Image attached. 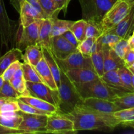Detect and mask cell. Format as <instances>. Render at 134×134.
<instances>
[{
    "label": "cell",
    "instance_id": "6da1fadb",
    "mask_svg": "<svg viewBox=\"0 0 134 134\" xmlns=\"http://www.w3.org/2000/svg\"><path fill=\"white\" fill-rule=\"evenodd\" d=\"M66 117L73 122L76 131L84 130H112L120 125V120L113 113L99 112L79 105L69 113L65 114Z\"/></svg>",
    "mask_w": 134,
    "mask_h": 134
},
{
    "label": "cell",
    "instance_id": "7a4b0ae2",
    "mask_svg": "<svg viewBox=\"0 0 134 134\" xmlns=\"http://www.w3.org/2000/svg\"><path fill=\"white\" fill-rule=\"evenodd\" d=\"M59 103L57 113L65 115L71 112L76 106L81 105L83 98L75 84L68 75L60 69V84L58 89Z\"/></svg>",
    "mask_w": 134,
    "mask_h": 134
},
{
    "label": "cell",
    "instance_id": "3957f363",
    "mask_svg": "<svg viewBox=\"0 0 134 134\" xmlns=\"http://www.w3.org/2000/svg\"><path fill=\"white\" fill-rule=\"evenodd\" d=\"M75 85L83 99L97 98L113 101L117 97L125 94L117 88L103 82L99 77L86 83Z\"/></svg>",
    "mask_w": 134,
    "mask_h": 134
},
{
    "label": "cell",
    "instance_id": "277c9868",
    "mask_svg": "<svg viewBox=\"0 0 134 134\" xmlns=\"http://www.w3.org/2000/svg\"><path fill=\"white\" fill-rule=\"evenodd\" d=\"M118 0H79L82 19L99 27L103 16Z\"/></svg>",
    "mask_w": 134,
    "mask_h": 134
},
{
    "label": "cell",
    "instance_id": "5b68a950",
    "mask_svg": "<svg viewBox=\"0 0 134 134\" xmlns=\"http://www.w3.org/2000/svg\"><path fill=\"white\" fill-rule=\"evenodd\" d=\"M19 24L8 16L3 0H0V43L1 50L5 46L7 51L14 48Z\"/></svg>",
    "mask_w": 134,
    "mask_h": 134
},
{
    "label": "cell",
    "instance_id": "8992f818",
    "mask_svg": "<svg viewBox=\"0 0 134 134\" xmlns=\"http://www.w3.org/2000/svg\"><path fill=\"white\" fill-rule=\"evenodd\" d=\"M134 3L125 0H118L103 16L99 23V27L103 34L115 27L131 10Z\"/></svg>",
    "mask_w": 134,
    "mask_h": 134
},
{
    "label": "cell",
    "instance_id": "52a82bcc",
    "mask_svg": "<svg viewBox=\"0 0 134 134\" xmlns=\"http://www.w3.org/2000/svg\"><path fill=\"white\" fill-rule=\"evenodd\" d=\"M41 20H37L26 27H23L20 23L19 24L16 35L15 48L22 51L28 46L37 44Z\"/></svg>",
    "mask_w": 134,
    "mask_h": 134
},
{
    "label": "cell",
    "instance_id": "ba28073f",
    "mask_svg": "<svg viewBox=\"0 0 134 134\" xmlns=\"http://www.w3.org/2000/svg\"><path fill=\"white\" fill-rule=\"evenodd\" d=\"M18 113L22 117V121L18 129L28 134L46 133L48 115L29 114L21 111H18Z\"/></svg>",
    "mask_w": 134,
    "mask_h": 134
},
{
    "label": "cell",
    "instance_id": "9c48e42d",
    "mask_svg": "<svg viewBox=\"0 0 134 134\" xmlns=\"http://www.w3.org/2000/svg\"><path fill=\"white\" fill-rule=\"evenodd\" d=\"M73 122L63 115L54 113L48 116L46 133H77Z\"/></svg>",
    "mask_w": 134,
    "mask_h": 134
},
{
    "label": "cell",
    "instance_id": "30bf717a",
    "mask_svg": "<svg viewBox=\"0 0 134 134\" xmlns=\"http://www.w3.org/2000/svg\"><path fill=\"white\" fill-rule=\"evenodd\" d=\"M55 58L60 69L65 73L71 69L78 68H90L94 69L90 56H85L78 49L64 59H58L56 57Z\"/></svg>",
    "mask_w": 134,
    "mask_h": 134
},
{
    "label": "cell",
    "instance_id": "8fae6325",
    "mask_svg": "<svg viewBox=\"0 0 134 134\" xmlns=\"http://www.w3.org/2000/svg\"><path fill=\"white\" fill-rule=\"evenodd\" d=\"M26 86L30 96L46 101L56 106L58 109V90H52L44 82H26Z\"/></svg>",
    "mask_w": 134,
    "mask_h": 134
},
{
    "label": "cell",
    "instance_id": "7c38bea8",
    "mask_svg": "<svg viewBox=\"0 0 134 134\" xmlns=\"http://www.w3.org/2000/svg\"><path fill=\"white\" fill-rule=\"evenodd\" d=\"M51 51L54 56L58 59H64L77 49L62 35L51 37Z\"/></svg>",
    "mask_w": 134,
    "mask_h": 134
},
{
    "label": "cell",
    "instance_id": "4fadbf2b",
    "mask_svg": "<svg viewBox=\"0 0 134 134\" xmlns=\"http://www.w3.org/2000/svg\"><path fill=\"white\" fill-rule=\"evenodd\" d=\"M134 30V5L128 14L115 27L107 32L114 34L122 39H128ZM106 33V32H105Z\"/></svg>",
    "mask_w": 134,
    "mask_h": 134
},
{
    "label": "cell",
    "instance_id": "5bb4252c",
    "mask_svg": "<svg viewBox=\"0 0 134 134\" xmlns=\"http://www.w3.org/2000/svg\"><path fill=\"white\" fill-rule=\"evenodd\" d=\"M85 107L106 113H114L120 111L119 107L113 101L97 98H85L82 104Z\"/></svg>",
    "mask_w": 134,
    "mask_h": 134
},
{
    "label": "cell",
    "instance_id": "9a60e30c",
    "mask_svg": "<svg viewBox=\"0 0 134 134\" xmlns=\"http://www.w3.org/2000/svg\"><path fill=\"white\" fill-rule=\"evenodd\" d=\"M20 23L23 27H26L39 19H43V16L27 1L21 3L20 10Z\"/></svg>",
    "mask_w": 134,
    "mask_h": 134
},
{
    "label": "cell",
    "instance_id": "2e32d148",
    "mask_svg": "<svg viewBox=\"0 0 134 134\" xmlns=\"http://www.w3.org/2000/svg\"><path fill=\"white\" fill-rule=\"evenodd\" d=\"M65 73L75 85L86 83L99 78L95 71L90 68H78L71 69Z\"/></svg>",
    "mask_w": 134,
    "mask_h": 134
},
{
    "label": "cell",
    "instance_id": "e0dca14e",
    "mask_svg": "<svg viewBox=\"0 0 134 134\" xmlns=\"http://www.w3.org/2000/svg\"><path fill=\"white\" fill-rule=\"evenodd\" d=\"M35 69L37 71L38 74L40 76L41 79L45 85L48 87L52 88V90H58L56 82L54 81L52 73L47 64V62L44 60V57L41 59L36 66L35 67Z\"/></svg>",
    "mask_w": 134,
    "mask_h": 134
},
{
    "label": "cell",
    "instance_id": "ac0fdd59",
    "mask_svg": "<svg viewBox=\"0 0 134 134\" xmlns=\"http://www.w3.org/2000/svg\"><path fill=\"white\" fill-rule=\"evenodd\" d=\"M104 60V71L118 69L124 65V60L120 58L112 48L103 50Z\"/></svg>",
    "mask_w": 134,
    "mask_h": 134
},
{
    "label": "cell",
    "instance_id": "d6986e66",
    "mask_svg": "<svg viewBox=\"0 0 134 134\" xmlns=\"http://www.w3.org/2000/svg\"><path fill=\"white\" fill-rule=\"evenodd\" d=\"M18 99L41 111H46L51 114L57 113L58 109L56 106L39 98L31 96H20L18 98Z\"/></svg>",
    "mask_w": 134,
    "mask_h": 134
},
{
    "label": "cell",
    "instance_id": "ffe728a7",
    "mask_svg": "<svg viewBox=\"0 0 134 134\" xmlns=\"http://www.w3.org/2000/svg\"><path fill=\"white\" fill-rule=\"evenodd\" d=\"M52 24V20L49 18H43L41 20L39 26L37 43L41 47L48 48H51Z\"/></svg>",
    "mask_w": 134,
    "mask_h": 134
},
{
    "label": "cell",
    "instance_id": "44dd1931",
    "mask_svg": "<svg viewBox=\"0 0 134 134\" xmlns=\"http://www.w3.org/2000/svg\"><path fill=\"white\" fill-rule=\"evenodd\" d=\"M22 51L17 48H13L9 50L3 56L0 57V76L5 71L16 61L22 60Z\"/></svg>",
    "mask_w": 134,
    "mask_h": 134
},
{
    "label": "cell",
    "instance_id": "7402d4cb",
    "mask_svg": "<svg viewBox=\"0 0 134 134\" xmlns=\"http://www.w3.org/2000/svg\"><path fill=\"white\" fill-rule=\"evenodd\" d=\"M43 57L42 47L38 44H32L26 47L22 60H23L24 62L28 63L35 67Z\"/></svg>",
    "mask_w": 134,
    "mask_h": 134
},
{
    "label": "cell",
    "instance_id": "603a6c76",
    "mask_svg": "<svg viewBox=\"0 0 134 134\" xmlns=\"http://www.w3.org/2000/svg\"><path fill=\"white\" fill-rule=\"evenodd\" d=\"M42 47V51H43V57L44 60L47 62L50 69L52 73L54 81L56 82V86L58 89L59 86L60 84V69L59 68L58 63L56 62L54 56L52 54V51L50 48H46V47Z\"/></svg>",
    "mask_w": 134,
    "mask_h": 134
},
{
    "label": "cell",
    "instance_id": "cb8c5ba5",
    "mask_svg": "<svg viewBox=\"0 0 134 134\" xmlns=\"http://www.w3.org/2000/svg\"><path fill=\"white\" fill-rule=\"evenodd\" d=\"M100 79L105 83L114 86V87L117 88L118 89L122 91L123 92H131L130 90H128L126 87L125 85H124L121 79H120L119 73H118L117 69L105 72L103 75L102 77H100Z\"/></svg>",
    "mask_w": 134,
    "mask_h": 134
},
{
    "label": "cell",
    "instance_id": "d4e9b609",
    "mask_svg": "<svg viewBox=\"0 0 134 134\" xmlns=\"http://www.w3.org/2000/svg\"><path fill=\"white\" fill-rule=\"evenodd\" d=\"M9 82L14 87V88L20 94V96H30L28 90L26 86V81L24 78L22 68L16 71Z\"/></svg>",
    "mask_w": 134,
    "mask_h": 134
},
{
    "label": "cell",
    "instance_id": "484cf974",
    "mask_svg": "<svg viewBox=\"0 0 134 134\" xmlns=\"http://www.w3.org/2000/svg\"><path fill=\"white\" fill-rule=\"evenodd\" d=\"M122 38L111 33L106 32L96 39L98 51L112 48Z\"/></svg>",
    "mask_w": 134,
    "mask_h": 134
},
{
    "label": "cell",
    "instance_id": "4316f807",
    "mask_svg": "<svg viewBox=\"0 0 134 134\" xmlns=\"http://www.w3.org/2000/svg\"><path fill=\"white\" fill-rule=\"evenodd\" d=\"M22 121V117L18 112L0 113V124L13 129H18Z\"/></svg>",
    "mask_w": 134,
    "mask_h": 134
},
{
    "label": "cell",
    "instance_id": "83f0119b",
    "mask_svg": "<svg viewBox=\"0 0 134 134\" xmlns=\"http://www.w3.org/2000/svg\"><path fill=\"white\" fill-rule=\"evenodd\" d=\"M51 37L57 35H61L68 30H70L75 21L58 19V18L52 20Z\"/></svg>",
    "mask_w": 134,
    "mask_h": 134
},
{
    "label": "cell",
    "instance_id": "f1b7e54d",
    "mask_svg": "<svg viewBox=\"0 0 134 134\" xmlns=\"http://www.w3.org/2000/svg\"><path fill=\"white\" fill-rule=\"evenodd\" d=\"M39 3L47 18L52 20L57 18L61 10L54 0H39Z\"/></svg>",
    "mask_w": 134,
    "mask_h": 134
},
{
    "label": "cell",
    "instance_id": "f546056e",
    "mask_svg": "<svg viewBox=\"0 0 134 134\" xmlns=\"http://www.w3.org/2000/svg\"><path fill=\"white\" fill-rule=\"evenodd\" d=\"M21 68L23 72L24 78L26 82H43L35 67L28 63L23 62L22 63Z\"/></svg>",
    "mask_w": 134,
    "mask_h": 134
},
{
    "label": "cell",
    "instance_id": "4dcf8cb0",
    "mask_svg": "<svg viewBox=\"0 0 134 134\" xmlns=\"http://www.w3.org/2000/svg\"><path fill=\"white\" fill-rule=\"evenodd\" d=\"M93 68L96 73L100 78L105 73L104 60H103V51H98L90 55Z\"/></svg>",
    "mask_w": 134,
    "mask_h": 134
},
{
    "label": "cell",
    "instance_id": "1f68e13d",
    "mask_svg": "<svg viewBox=\"0 0 134 134\" xmlns=\"http://www.w3.org/2000/svg\"><path fill=\"white\" fill-rule=\"evenodd\" d=\"M113 102L120 110L134 107V92L125 93L115 98Z\"/></svg>",
    "mask_w": 134,
    "mask_h": 134
},
{
    "label": "cell",
    "instance_id": "d6a6232c",
    "mask_svg": "<svg viewBox=\"0 0 134 134\" xmlns=\"http://www.w3.org/2000/svg\"><path fill=\"white\" fill-rule=\"evenodd\" d=\"M86 24L87 22L82 18L80 20L75 21L70 28V30L73 32L79 43L85 39V28Z\"/></svg>",
    "mask_w": 134,
    "mask_h": 134
},
{
    "label": "cell",
    "instance_id": "836d02e7",
    "mask_svg": "<svg viewBox=\"0 0 134 134\" xmlns=\"http://www.w3.org/2000/svg\"><path fill=\"white\" fill-rule=\"evenodd\" d=\"M20 96V94L14 88L10 82L8 81H5L0 90V98L17 99Z\"/></svg>",
    "mask_w": 134,
    "mask_h": 134
},
{
    "label": "cell",
    "instance_id": "e575fe53",
    "mask_svg": "<svg viewBox=\"0 0 134 134\" xmlns=\"http://www.w3.org/2000/svg\"><path fill=\"white\" fill-rule=\"evenodd\" d=\"M117 70L120 79L126 87L131 92H134L132 86V73L131 71L126 66L121 67Z\"/></svg>",
    "mask_w": 134,
    "mask_h": 134
},
{
    "label": "cell",
    "instance_id": "d590c367",
    "mask_svg": "<svg viewBox=\"0 0 134 134\" xmlns=\"http://www.w3.org/2000/svg\"><path fill=\"white\" fill-rule=\"evenodd\" d=\"M115 52V53L123 60L124 56L127 54V52L131 49L129 44H128V39H121L112 48Z\"/></svg>",
    "mask_w": 134,
    "mask_h": 134
},
{
    "label": "cell",
    "instance_id": "8d00e7d4",
    "mask_svg": "<svg viewBox=\"0 0 134 134\" xmlns=\"http://www.w3.org/2000/svg\"><path fill=\"white\" fill-rule=\"evenodd\" d=\"M96 39V38H85L83 41L79 43L77 47V49L85 56H90L91 54L92 47Z\"/></svg>",
    "mask_w": 134,
    "mask_h": 134
},
{
    "label": "cell",
    "instance_id": "74e56055",
    "mask_svg": "<svg viewBox=\"0 0 134 134\" xmlns=\"http://www.w3.org/2000/svg\"><path fill=\"white\" fill-rule=\"evenodd\" d=\"M103 34V32L99 26L94 24L87 22L85 28V38L91 37L98 39Z\"/></svg>",
    "mask_w": 134,
    "mask_h": 134
},
{
    "label": "cell",
    "instance_id": "f35d334b",
    "mask_svg": "<svg viewBox=\"0 0 134 134\" xmlns=\"http://www.w3.org/2000/svg\"><path fill=\"white\" fill-rule=\"evenodd\" d=\"M17 102H18V106H19L20 111H22L24 113L29 114H36V115H50L52 114L49 113L46 111H41L38 109L35 108V107H32V106L30 105L25 103L24 102H21L20 100L17 99Z\"/></svg>",
    "mask_w": 134,
    "mask_h": 134
},
{
    "label": "cell",
    "instance_id": "ab89813d",
    "mask_svg": "<svg viewBox=\"0 0 134 134\" xmlns=\"http://www.w3.org/2000/svg\"><path fill=\"white\" fill-rule=\"evenodd\" d=\"M20 111L17 99H10L5 102L1 107L0 113H7L18 112Z\"/></svg>",
    "mask_w": 134,
    "mask_h": 134
},
{
    "label": "cell",
    "instance_id": "60d3db41",
    "mask_svg": "<svg viewBox=\"0 0 134 134\" xmlns=\"http://www.w3.org/2000/svg\"><path fill=\"white\" fill-rule=\"evenodd\" d=\"M21 66H22V62H20V61L14 62L5 71V72L3 73L1 76L5 81H9L13 76V75L14 74L16 71L20 68Z\"/></svg>",
    "mask_w": 134,
    "mask_h": 134
},
{
    "label": "cell",
    "instance_id": "b9f144b4",
    "mask_svg": "<svg viewBox=\"0 0 134 134\" xmlns=\"http://www.w3.org/2000/svg\"><path fill=\"white\" fill-rule=\"evenodd\" d=\"M113 115L116 119L120 120V122L121 121L128 119V118L134 116V107L118 111L114 113Z\"/></svg>",
    "mask_w": 134,
    "mask_h": 134
},
{
    "label": "cell",
    "instance_id": "7bdbcfd3",
    "mask_svg": "<svg viewBox=\"0 0 134 134\" xmlns=\"http://www.w3.org/2000/svg\"><path fill=\"white\" fill-rule=\"evenodd\" d=\"M61 35L62 37H64L65 38L68 42H69L71 44H72L73 45H74L75 47H76L77 48L79 44V42L77 41V38L75 37V35L73 34V32H72L70 30H68V31H66L65 32H64V34H62Z\"/></svg>",
    "mask_w": 134,
    "mask_h": 134
},
{
    "label": "cell",
    "instance_id": "ee69618b",
    "mask_svg": "<svg viewBox=\"0 0 134 134\" xmlns=\"http://www.w3.org/2000/svg\"><path fill=\"white\" fill-rule=\"evenodd\" d=\"M26 132L19 129L7 128L0 124V134H25Z\"/></svg>",
    "mask_w": 134,
    "mask_h": 134
},
{
    "label": "cell",
    "instance_id": "f6af8a7d",
    "mask_svg": "<svg viewBox=\"0 0 134 134\" xmlns=\"http://www.w3.org/2000/svg\"><path fill=\"white\" fill-rule=\"evenodd\" d=\"M123 60H124V65L126 67H127V68L130 67L132 65V64L134 62V50L131 48L127 52V54L124 56Z\"/></svg>",
    "mask_w": 134,
    "mask_h": 134
},
{
    "label": "cell",
    "instance_id": "bcb514c9",
    "mask_svg": "<svg viewBox=\"0 0 134 134\" xmlns=\"http://www.w3.org/2000/svg\"><path fill=\"white\" fill-rule=\"evenodd\" d=\"M26 1H27L30 5H32V6L34 7L35 8V9H36L42 16H43V18H47V16L44 14V11H43V9H42L41 5L40 3H39V0H26Z\"/></svg>",
    "mask_w": 134,
    "mask_h": 134
},
{
    "label": "cell",
    "instance_id": "7dc6e473",
    "mask_svg": "<svg viewBox=\"0 0 134 134\" xmlns=\"http://www.w3.org/2000/svg\"><path fill=\"white\" fill-rule=\"evenodd\" d=\"M57 5L58 6L59 9L61 10H63L64 13H66L67 9H68V5L71 0H54Z\"/></svg>",
    "mask_w": 134,
    "mask_h": 134
},
{
    "label": "cell",
    "instance_id": "c3c4849f",
    "mask_svg": "<svg viewBox=\"0 0 134 134\" xmlns=\"http://www.w3.org/2000/svg\"><path fill=\"white\" fill-rule=\"evenodd\" d=\"M120 125L124 127H130L134 128V116L120 122Z\"/></svg>",
    "mask_w": 134,
    "mask_h": 134
},
{
    "label": "cell",
    "instance_id": "681fc988",
    "mask_svg": "<svg viewBox=\"0 0 134 134\" xmlns=\"http://www.w3.org/2000/svg\"><path fill=\"white\" fill-rule=\"evenodd\" d=\"M23 1H24V0H10V2L13 6V7L16 10V11L19 13L20 10L21 3Z\"/></svg>",
    "mask_w": 134,
    "mask_h": 134
},
{
    "label": "cell",
    "instance_id": "f907efd6",
    "mask_svg": "<svg viewBox=\"0 0 134 134\" xmlns=\"http://www.w3.org/2000/svg\"><path fill=\"white\" fill-rule=\"evenodd\" d=\"M128 44L132 49L134 50V34H132L128 39Z\"/></svg>",
    "mask_w": 134,
    "mask_h": 134
},
{
    "label": "cell",
    "instance_id": "816d5d0a",
    "mask_svg": "<svg viewBox=\"0 0 134 134\" xmlns=\"http://www.w3.org/2000/svg\"><path fill=\"white\" fill-rule=\"evenodd\" d=\"M10 99H7V98H0V109H1V107L5 102H7V101L10 100Z\"/></svg>",
    "mask_w": 134,
    "mask_h": 134
},
{
    "label": "cell",
    "instance_id": "f5cc1de1",
    "mask_svg": "<svg viewBox=\"0 0 134 134\" xmlns=\"http://www.w3.org/2000/svg\"><path fill=\"white\" fill-rule=\"evenodd\" d=\"M4 82H5V80L3 79V78L2 76H0V90H1L3 85Z\"/></svg>",
    "mask_w": 134,
    "mask_h": 134
},
{
    "label": "cell",
    "instance_id": "db71d44e",
    "mask_svg": "<svg viewBox=\"0 0 134 134\" xmlns=\"http://www.w3.org/2000/svg\"><path fill=\"white\" fill-rule=\"evenodd\" d=\"M128 69H129L131 71V72L132 73V86H133V90H134V70H133V69H130V68H128Z\"/></svg>",
    "mask_w": 134,
    "mask_h": 134
},
{
    "label": "cell",
    "instance_id": "11a10c76",
    "mask_svg": "<svg viewBox=\"0 0 134 134\" xmlns=\"http://www.w3.org/2000/svg\"><path fill=\"white\" fill-rule=\"evenodd\" d=\"M130 68V69H133V70H134V62L132 64V65H131L130 67H129V68Z\"/></svg>",
    "mask_w": 134,
    "mask_h": 134
},
{
    "label": "cell",
    "instance_id": "9f6ffc18",
    "mask_svg": "<svg viewBox=\"0 0 134 134\" xmlns=\"http://www.w3.org/2000/svg\"><path fill=\"white\" fill-rule=\"evenodd\" d=\"M125 1H128L130 3H134V0H125Z\"/></svg>",
    "mask_w": 134,
    "mask_h": 134
},
{
    "label": "cell",
    "instance_id": "6f0895ef",
    "mask_svg": "<svg viewBox=\"0 0 134 134\" xmlns=\"http://www.w3.org/2000/svg\"><path fill=\"white\" fill-rule=\"evenodd\" d=\"M132 34H134V30H133V33H132Z\"/></svg>",
    "mask_w": 134,
    "mask_h": 134
}]
</instances>
